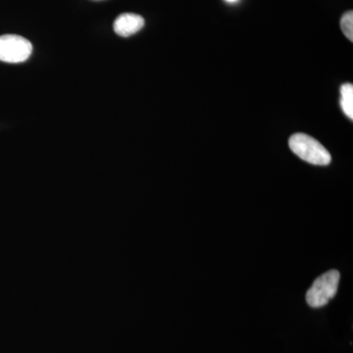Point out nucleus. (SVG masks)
<instances>
[{
  "label": "nucleus",
  "instance_id": "obj_6",
  "mask_svg": "<svg viewBox=\"0 0 353 353\" xmlns=\"http://www.w3.org/2000/svg\"><path fill=\"white\" fill-rule=\"evenodd\" d=\"M341 28L345 36L350 41H353V12L347 11L343 14L341 19Z\"/></svg>",
  "mask_w": 353,
  "mask_h": 353
},
{
  "label": "nucleus",
  "instance_id": "obj_3",
  "mask_svg": "<svg viewBox=\"0 0 353 353\" xmlns=\"http://www.w3.org/2000/svg\"><path fill=\"white\" fill-rule=\"evenodd\" d=\"M31 41L18 34H3L0 37V61L6 63H21L31 57Z\"/></svg>",
  "mask_w": 353,
  "mask_h": 353
},
{
  "label": "nucleus",
  "instance_id": "obj_1",
  "mask_svg": "<svg viewBox=\"0 0 353 353\" xmlns=\"http://www.w3.org/2000/svg\"><path fill=\"white\" fill-rule=\"evenodd\" d=\"M289 145L292 152L304 161L325 166L331 163V154L312 137L305 134H294L290 137Z\"/></svg>",
  "mask_w": 353,
  "mask_h": 353
},
{
  "label": "nucleus",
  "instance_id": "obj_7",
  "mask_svg": "<svg viewBox=\"0 0 353 353\" xmlns=\"http://www.w3.org/2000/svg\"><path fill=\"white\" fill-rule=\"evenodd\" d=\"M225 1L229 2V3H234V2H238L239 0H225Z\"/></svg>",
  "mask_w": 353,
  "mask_h": 353
},
{
  "label": "nucleus",
  "instance_id": "obj_4",
  "mask_svg": "<svg viewBox=\"0 0 353 353\" xmlns=\"http://www.w3.org/2000/svg\"><path fill=\"white\" fill-rule=\"evenodd\" d=\"M145 19L141 15L134 13H124L118 16L114 22V32L118 36L128 38L141 31L145 27Z\"/></svg>",
  "mask_w": 353,
  "mask_h": 353
},
{
  "label": "nucleus",
  "instance_id": "obj_5",
  "mask_svg": "<svg viewBox=\"0 0 353 353\" xmlns=\"http://www.w3.org/2000/svg\"><path fill=\"white\" fill-rule=\"evenodd\" d=\"M341 106L343 113L353 119V85L352 83H345L341 88Z\"/></svg>",
  "mask_w": 353,
  "mask_h": 353
},
{
  "label": "nucleus",
  "instance_id": "obj_2",
  "mask_svg": "<svg viewBox=\"0 0 353 353\" xmlns=\"http://www.w3.org/2000/svg\"><path fill=\"white\" fill-rule=\"evenodd\" d=\"M341 274L331 270L316 279L306 294V301L313 308L322 307L331 301L338 292Z\"/></svg>",
  "mask_w": 353,
  "mask_h": 353
}]
</instances>
